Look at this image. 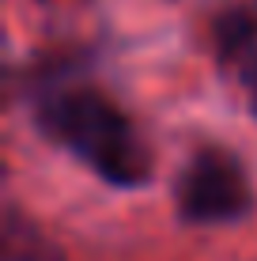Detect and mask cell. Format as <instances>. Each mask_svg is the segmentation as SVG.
<instances>
[{
    "label": "cell",
    "instance_id": "obj_3",
    "mask_svg": "<svg viewBox=\"0 0 257 261\" xmlns=\"http://www.w3.org/2000/svg\"><path fill=\"white\" fill-rule=\"evenodd\" d=\"M212 46L223 65L238 72L253 118H257V0H235L212 19Z\"/></svg>",
    "mask_w": 257,
    "mask_h": 261
},
{
    "label": "cell",
    "instance_id": "obj_2",
    "mask_svg": "<svg viewBox=\"0 0 257 261\" xmlns=\"http://www.w3.org/2000/svg\"><path fill=\"white\" fill-rule=\"evenodd\" d=\"M174 197H178V216L185 223H201V227L235 223L253 208V186L246 167L216 144L193 151V159L178 174Z\"/></svg>",
    "mask_w": 257,
    "mask_h": 261
},
{
    "label": "cell",
    "instance_id": "obj_1",
    "mask_svg": "<svg viewBox=\"0 0 257 261\" xmlns=\"http://www.w3.org/2000/svg\"><path fill=\"white\" fill-rule=\"evenodd\" d=\"M31 114L46 140L76 155L87 170L118 190H136L152 178V148L136 121L99 84L53 68L34 80Z\"/></svg>",
    "mask_w": 257,
    "mask_h": 261
}]
</instances>
